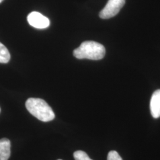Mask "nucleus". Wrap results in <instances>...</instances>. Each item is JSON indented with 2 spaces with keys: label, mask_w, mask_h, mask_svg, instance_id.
<instances>
[{
  "label": "nucleus",
  "mask_w": 160,
  "mask_h": 160,
  "mask_svg": "<svg viewBox=\"0 0 160 160\" xmlns=\"http://www.w3.org/2000/svg\"><path fill=\"white\" fill-rule=\"evenodd\" d=\"M11 155V142L7 138L0 139V160H8Z\"/></svg>",
  "instance_id": "423d86ee"
},
{
  "label": "nucleus",
  "mask_w": 160,
  "mask_h": 160,
  "mask_svg": "<svg viewBox=\"0 0 160 160\" xmlns=\"http://www.w3.org/2000/svg\"><path fill=\"white\" fill-rule=\"evenodd\" d=\"M150 110L152 117L157 119L160 117V89L154 92L150 100Z\"/></svg>",
  "instance_id": "39448f33"
},
{
  "label": "nucleus",
  "mask_w": 160,
  "mask_h": 160,
  "mask_svg": "<svg viewBox=\"0 0 160 160\" xmlns=\"http://www.w3.org/2000/svg\"></svg>",
  "instance_id": "f8f14e48"
},
{
  "label": "nucleus",
  "mask_w": 160,
  "mask_h": 160,
  "mask_svg": "<svg viewBox=\"0 0 160 160\" xmlns=\"http://www.w3.org/2000/svg\"><path fill=\"white\" fill-rule=\"evenodd\" d=\"M27 19L29 24L36 29H46L50 25L49 19L39 12H30Z\"/></svg>",
  "instance_id": "20e7f679"
},
{
  "label": "nucleus",
  "mask_w": 160,
  "mask_h": 160,
  "mask_svg": "<svg viewBox=\"0 0 160 160\" xmlns=\"http://www.w3.org/2000/svg\"><path fill=\"white\" fill-rule=\"evenodd\" d=\"M26 109L38 119L47 122L55 119V115L45 100L38 98H29L26 102Z\"/></svg>",
  "instance_id": "f257e3e1"
},
{
  "label": "nucleus",
  "mask_w": 160,
  "mask_h": 160,
  "mask_svg": "<svg viewBox=\"0 0 160 160\" xmlns=\"http://www.w3.org/2000/svg\"><path fill=\"white\" fill-rule=\"evenodd\" d=\"M2 1H3V0H0V3H1V2Z\"/></svg>",
  "instance_id": "9d476101"
},
{
  "label": "nucleus",
  "mask_w": 160,
  "mask_h": 160,
  "mask_svg": "<svg viewBox=\"0 0 160 160\" xmlns=\"http://www.w3.org/2000/svg\"><path fill=\"white\" fill-rule=\"evenodd\" d=\"M10 58V53L7 48L0 42V63H8Z\"/></svg>",
  "instance_id": "0eeeda50"
},
{
  "label": "nucleus",
  "mask_w": 160,
  "mask_h": 160,
  "mask_svg": "<svg viewBox=\"0 0 160 160\" xmlns=\"http://www.w3.org/2000/svg\"><path fill=\"white\" fill-rule=\"evenodd\" d=\"M108 160H123L116 151H110L108 155Z\"/></svg>",
  "instance_id": "1a4fd4ad"
},
{
  "label": "nucleus",
  "mask_w": 160,
  "mask_h": 160,
  "mask_svg": "<svg viewBox=\"0 0 160 160\" xmlns=\"http://www.w3.org/2000/svg\"><path fill=\"white\" fill-rule=\"evenodd\" d=\"M125 4V0H109L107 4L100 12L99 16L102 19H108L117 15Z\"/></svg>",
  "instance_id": "7ed1b4c3"
},
{
  "label": "nucleus",
  "mask_w": 160,
  "mask_h": 160,
  "mask_svg": "<svg viewBox=\"0 0 160 160\" xmlns=\"http://www.w3.org/2000/svg\"><path fill=\"white\" fill-rule=\"evenodd\" d=\"M77 59L100 60L104 57L106 49L103 45L94 41H85L73 52Z\"/></svg>",
  "instance_id": "f03ea898"
},
{
  "label": "nucleus",
  "mask_w": 160,
  "mask_h": 160,
  "mask_svg": "<svg viewBox=\"0 0 160 160\" xmlns=\"http://www.w3.org/2000/svg\"><path fill=\"white\" fill-rule=\"evenodd\" d=\"M75 160H92L88 157L87 153L83 151H77L74 153Z\"/></svg>",
  "instance_id": "6e6552de"
},
{
  "label": "nucleus",
  "mask_w": 160,
  "mask_h": 160,
  "mask_svg": "<svg viewBox=\"0 0 160 160\" xmlns=\"http://www.w3.org/2000/svg\"></svg>",
  "instance_id": "9b49d317"
}]
</instances>
